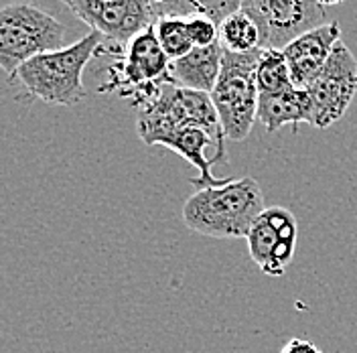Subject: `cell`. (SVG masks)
<instances>
[{
    "mask_svg": "<svg viewBox=\"0 0 357 353\" xmlns=\"http://www.w3.org/2000/svg\"><path fill=\"white\" fill-rule=\"evenodd\" d=\"M262 49L252 53H227L223 51L222 73L211 91L213 106L218 110L225 138L244 140L254 122L258 120V82L256 69Z\"/></svg>",
    "mask_w": 357,
    "mask_h": 353,
    "instance_id": "obj_5",
    "label": "cell"
},
{
    "mask_svg": "<svg viewBox=\"0 0 357 353\" xmlns=\"http://www.w3.org/2000/svg\"><path fill=\"white\" fill-rule=\"evenodd\" d=\"M244 0H177L171 4H158L153 6L156 19L160 17H191L201 15L207 17L215 24H222L227 17L242 10Z\"/></svg>",
    "mask_w": 357,
    "mask_h": 353,
    "instance_id": "obj_16",
    "label": "cell"
},
{
    "mask_svg": "<svg viewBox=\"0 0 357 353\" xmlns=\"http://www.w3.org/2000/svg\"><path fill=\"white\" fill-rule=\"evenodd\" d=\"M153 6H158V4H171V2H177V0H151Z\"/></svg>",
    "mask_w": 357,
    "mask_h": 353,
    "instance_id": "obj_22",
    "label": "cell"
},
{
    "mask_svg": "<svg viewBox=\"0 0 357 353\" xmlns=\"http://www.w3.org/2000/svg\"><path fill=\"white\" fill-rule=\"evenodd\" d=\"M317 2L325 8V6H339V4L345 2V0H317Z\"/></svg>",
    "mask_w": 357,
    "mask_h": 353,
    "instance_id": "obj_21",
    "label": "cell"
},
{
    "mask_svg": "<svg viewBox=\"0 0 357 353\" xmlns=\"http://www.w3.org/2000/svg\"><path fill=\"white\" fill-rule=\"evenodd\" d=\"M280 353H323L314 343L311 341H307V339H289L284 345H282V350Z\"/></svg>",
    "mask_w": 357,
    "mask_h": 353,
    "instance_id": "obj_20",
    "label": "cell"
},
{
    "mask_svg": "<svg viewBox=\"0 0 357 353\" xmlns=\"http://www.w3.org/2000/svg\"><path fill=\"white\" fill-rule=\"evenodd\" d=\"M106 51L102 35L91 31L63 49L37 55L17 69V77L33 98L51 106H73L84 96V71L96 53Z\"/></svg>",
    "mask_w": 357,
    "mask_h": 353,
    "instance_id": "obj_2",
    "label": "cell"
},
{
    "mask_svg": "<svg viewBox=\"0 0 357 353\" xmlns=\"http://www.w3.org/2000/svg\"><path fill=\"white\" fill-rule=\"evenodd\" d=\"M222 61L223 47L220 43L195 47L185 57L171 61V75L175 84L183 88L211 93L222 73Z\"/></svg>",
    "mask_w": 357,
    "mask_h": 353,
    "instance_id": "obj_14",
    "label": "cell"
},
{
    "mask_svg": "<svg viewBox=\"0 0 357 353\" xmlns=\"http://www.w3.org/2000/svg\"><path fill=\"white\" fill-rule=\"evenodd\" d=\"M264 193L256 179H229L220 187L197 189L183 205L185 225L207 238H248L264 211Z\"/></svg>",
    "mask_w": 357,
    "mask_h": 353,
    "instance_id": "obj_1",
    "label": "cell"
},
{
    "mask_svg": "<svg viewBox=\"0 0 357 353\" xmlns=\"http://www.w3.org/2000/svg\"><path fill=\"white\" fill-rule=\"evenodd\" d=\"M69 8L91 31L124 45L156 22L151 0H71Z\"/></svg>",
    "mask_w": 357,
    "mask_h": 353,
    "instance_id": "obj_10",
    "label": "cell"
},
{
    "mask_svg": "<svg viewBox=\"0 0 357 353\" xmlns=\"http://www.w3.org/2000/svg\"><path fill=\"white\" fill-rule=\"evenodd\" d=\"M185 126L205 128L207 133L225 138L211 93L183 88L178 84L162 86L155 100L138 112L136 122L140 140L149 147L155 144L160 134Z\"/></svg>",
    "mask_w": 357,
    "mask_h": 353,
    "instance_id": "obj_6",
    "label": "cell"
},
{
    "mask_svg": "<svg viewBox=\"0 0 357 353\" xmlns=\"http://www.w3.org/2000/svg\"><path fill=\"white\" fill-rule=\"evenodd\" d=\"M165 147L185 160H189L195 169L197 176L191 179L195 189H205V187H220L225 185L229 179H218L211 173V165L223 163L225 160V138L207 133L205 128L197 126H185V128H175L169 133L160 134L155 140L153 147Z\"/></svg>",
    "mask_w": 357,
    "mask_h": 353,
    "instance_id": "obj_11",
    "label": "cell"
},
{
    "mask_svg": "<svg viewBox=\"0 0 357 353\" xmlns=\"http://www.w3.org/2000/svg\"><path fill=\"white\" fill-rule=\"evenodd\" d=\"M67 27L31 2H13L0 10V66L13 80L29 59L63 49Z\"/></svg>",
    "mask_w": 357,
    "mask_h": 353,
    "instance_id": "obj_3",
    "label": "cell"
},
{
    "mask_svg": "<svg viewBox=\"0 0 357 353\" xmlns=\"http://www.w3.org/2000/svg\"><path fill=\"white\" fill-rule=\"evenodd\" d=\"M258 120L268 133H276L287 124L312 122V104L309 89L289 88L278 93H260Z\"/></svg>",
    "mask_w": 357,
    "mask_h": 353,
    "instance_id": "obj_13",
    "label": "cell"
},
{
    "mask_svg": "<svg viewBox=\"0 0 357 353\" xmlns=\"http://www.w3.org/2000/svg\"><path fill=\"white\" fill-rule=\"evenodd\" d=\"M256 82L260 93H278L292 88L289 63L282 49H262L256 69Z\"/></svg>",
    "mask_w": 357,
    "mask_h": 353,
    "instance_id": "obj_17",
    "label": "cell"
},
{
    "mask_svg": "<svg viewBox=\"0 0 357 353\" xmlns=\"http://www.w3.org/2000/svg\"><path fill=\"white\" fill-rule=\"evenodd\" d=\"M220 45L227 53H252L262 49V33L258 22L245 10H238L220 24Z\"/></svg>",
    "mask_w": 357,
    "mask_h": 353,
    "instance_id": "obj_15",
    "label": "cell"
},
{
    "mask_svg": "<svg viewBox=\"0 0 357 353\" xmlns=\"http://www.w3.org/2000/svg\"><path fill=\"white\" fill-rule=\"evenodd\" d=\"M59 2H63V4H67V6H71V0H59Z\"/></svg>",
    "mask_w": 357,
    "mask_h": 353,
    "instance_id": "obj_23",
    "label": "cell"
},
{
    "mask_svg": "<svg viewBox=\"0 0 357 353\" xmlns=\"http://www.w3.org/2000/svg\"><path fill=\"white\" fill-rule=\"evenodd\" d=\"M242 10L258 22L262 49H284L327 22L325 8L317 0H244Z\"/></svg>",
    "mask_w": 357,
    "mask_h": 353,
    "instance_id": "obj_7",
    "label": "cell"
},
{
    "mask_svg": "<svg viewBox=\"0 0 357 353\" xmlns=\"http://www.w3.org/2000/svg\"><path fill=\"white\" fill-rule=\"evenodd\" d=\"M296 238L298 223L294 213L287 207L274 205L262 211L245 240L254 264L260 266L268 276L280 278L294 258Z\"/></svg>",
    "mask_w": 357,
    "mask_h": 353,
    "instance_id": "obj_9",
    "label": "cell"
},
{
    "mask_svg": "<svg viewBox=\"0 0 357 353\" xmlns=\"http://www.w3.org/2000/svg\"><path fill=\"white\" fill-rule=\"evenodd\" d=\"M156 37L162 51L171 61L185 57L195 49V45L187 31V19L185 17H160L155 22Z\"/></svg>",
    "mask_w": 357,
    "mask_h": 353,
    "instance_id": "obj_18",
    "label": "cell"
},
{
    "mask_svg": "<svg viewBox=\"0 0 357 353\" xmlns=\"http://www.w3.org/2000/svg\"><path fill=\"white\" fill-rule=\"evenodd\" d=\"M108 75L110 82L104 84L102 91H118L138 110L151 104L162 86L175 84L171 59L158 43L155 24L146 27L126 43L122 57L114 61Z\"/></svg>",
    "mask_w": 357,
    "mask_h": 353,
    "instance_id": "obj_4",
    "label": "cell"
},
{
    "mask_svg": "<svg viewBox=\"0 0 357 353\" xmlns=\"http://www.w3.org/2000/svg\"><path fill=\"white\" fill-rule=\"evenodd\" d=\"M309 89L314 128H329L349 110L357 93V57L343 41L335 45L333 53L321 75Z\"/></svg>",
    "mask_w": 357,
    "mask_h": 353,
    "instance_id": "obj_8",
    "label": "cell"
},
{
    "mask_svg": "<svg viewBox=\"0 0 357 353\" xmlns=\"http://www.w3.org/2000/svg\"><path fill=\"white\" fill-rule=\"evenodd\" d=\"M185 19H187L189 37L195 47H211V45L220 43V24H215L211 19L201 17V15H191Z\"/></svg>",
    "mask_w": 357,
    "mask_h": 353,
    "instance_id": "obj_19",
    "label": "cell"
},
{
    "mask_svg": "<svg viewBox=\"0 0 357 353\" xmlns=\"http://www.w3.org/2000/svg\"><path fill=\"white\" fill-rule=\"evenodd\" d=\"M339 41H341L339 22L327 21L287 45L282 53L289 63L292 86L301 89L311 88L312 82L321 75L323 67L327 66L335 45Z\"/></svg>",
    "mask_w": 357,
    "mask_h": 353,
    "instance_id": "obj_12",
    "label": "cell"
}]
</instances>
